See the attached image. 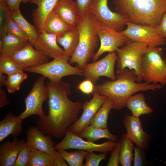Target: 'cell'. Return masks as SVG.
<instances>
[{
  "mask_svg": "<svg viewBox=\"0 0 166 166\" xmlns=\"http://www.w3.org/2000/svg\"><path fill=\"white\" fill-rule=\"evenodd\" d=\"M46 84L48 89L49 113L44 117H39L36 125L44 134L60 138L65 135L69 127L78 119L82 104L69 98L71 93L69 83L61 80L47 81Z\"/></svg>",
  "mask_w": 166,
  "mask_h": 166,
  "instance_id": "1",
  "label": "cell"
},
{
  "mask_svg": "<svg viewBox=\"0 0 166 166\" xmlns=\"http://www.w3.org/2000/svg\"><path fill=\"white\" fill-rule=\"evenodd\" d=\"M138 81L135 71L126 68L117 73L115 80L105 81L94 85V90L112 100L113 109L120 110L126 106L127 99L134 93L148 90L156 91L164 86L160 84L137 83Z\"/></svg>",
  "mask_w": 166,
  "mask_h": 166,
  "instance_id": "2",
  "label": "cell"
},
{
  "mask_svg": "<svg viewBox=\"0 0 166 166\" xmlns=\"http://www.w3.org/2000/svg\"><path fill=\"white\" fill-rule=\"evenodd\" d=\"M116 11L131 23L156 28L166 13V0H113Z\"/></svg>",
  "mask_w": 166,
  "mask_h": 166,
  "instance_id": "3",
  "label": "cell"
},
{
  "mask_svg": "<svg viewBox=\"0 0 166 166\" xmlns=\"http://www.w3.org/2000/svg\"><path fill=\"white\" fill-rule=\"evenodd\" d=\"M99 23L94 15L88 11L80 18L77 25L79 34V43L69 60V64L76 63L79 68L83 70L92 58L99 41L97 32Z\"/></svg>",
  "mask_w": 166,
  "mask_h": 166,
  "instance_id": "4",
  "label": "cell"
},
{
  "mask_svg": "<svg viewBox=\"0 0 166 166\" xmlns=\"http://www.w3.org/2000/svg\"><path fill=\"white\" fill-rule=\"evenodd\" d=\"M159 47L148 46L141 64L143 80L149 84L166 85V59Z\"/></svg>",
  "mask_w": 166,
  "mask_h": 166,
  "instance_id": "5",
  "label": "cell"
},
{
  "mask_svg": "<svg viewBox=\"0 0 166 166\" xmlns=\"http://www.w3.org/2000/svg\"><path fill=\"white\" fill-rule=\"evenodd\" d=\"M148 47L146 43L129 40L121 48L118 49L116 51L117 73L128 67L135 71L138 82H140L143 80L141 64Z\"/></svg>",
  "mask_w": 166,
  "mask_h": 166,
  "instance_id": "6",
  "label": "cell"
},
{
  "mask_svg": "<svg viewBox=\"0 0 166 166\" xmlns=\"http://www.w3.org/2000/svg\"><path fill=\"white\" fill-rule=\"evenodd\" d=\"M70 57L65 54L61 58L24 71L38 73L48 78L52 82L61 80L65 76L72 75H82L83 70L71 66L69 63Z\"/></svg>",
  "mask_w": 166,
  "mask_h": 166,
  "instance_id": "7",
  "label": "cell"
},
{
  "mask_svg": "<svg viewBox=\"0 0 166 166\" xmlns=\"http://www.w3.org/2000/svg\"><path fill=\"white\" fill-rule=\"evenodd\" d=\"M46 78L41 75L34 83L32 89L25 99V110L19 117L23 120L33 115H37L40 117L45 115L42 109L44 101L48 98V89L45 83Z\"/></svg>",
  "mask_w": 166,
  "mask_h": 166,
  "instance_id": "8",
  "label": "cell"
},
{
  "mask_svg": "<svg viewBox=\"0 0 166 166\" xmlns=\"http://www.w3.org/2000/svg\"><path fill=\"white\" fill-rule=\"evenodd\" d=\"M116 143V141L111 140H109L100 144H95L87 140L86 141L83 140L79 136L70 131L68 128L64 138L55 145L54 148L56 151L75 149L88 152L96 151L107 153L113 149Z\"/></svg>",
  "mask_w": 166,
  "mask_h": 166,
  "instance_id": "9",
  "label": "cell"
},
{
  "mask_svg": "<svg viewBox=\"0 0 166 166\" xmlns=\"http://www.w3.org/2000/svg\"><path fill=\"white\" fill-rule=\"evenodd\" d=\"M108 0H94L88 9L100 22L118 32H121L127 26L126 18L119 13L113 12L109 8Z\"/></svg>",
  "mask_w": 166,
  "mask_h": 166,
  "instance_id": "10",
  "label": "cell"
},
{
  "mask_svg": "<svg viewBox=\"0 0 166 166\" xmlns=\"http://www.w3.org/2000/svg\"><path fill=\"white\" fill-rule=\"evenodd\" d=\"M117 56L116 51L109 53L102 59L87 63L83 69L82 75L85 79L91 81L93 84L96 83L101 77H108L111 80L116 79L114 73V66Z\"/></svg>",
  "mask_w": 166,
  "mask_h": 166,
  "instance_id": "11",
  "label": "cell"
},
{
  "mask_svg": "<svg viewBox=\"0 0 166 166\" xmlns=\"http://www.w3.org/2000/svg\"><path fill=\"white\" fill-rule=\"evenodd\" d=\"M127 26L125 30L120 32L129 40L146 43L148 46L158 47L166 44V40L159 34L155 27L128 22Z\"/></svg>",
  "mask_w": 166,
  "mask_h": 166,
  "instance_id": "12",
  "label": "cell"
},
{
  "mask_svg": "<svg viewBox=\"0 0 166 166\" xmlns=\"http://www.w3.org/2000/svg\"><path fill=\"white\" fill-rule=\"evenodd\" d=\"M97 35L101 41V45L92 58L93 62L97 61L105 53L116 51L123 46L129 40L120 32L109 28L100 22Z\"/></svg>",
  "mask_w": 166,
  "mask_h": 166,
  "instance_id": "13",
  "label": "cell"
},
{
  "mask_svg": "<svg viewBox=\"0 0 166 166\" xmlns=\"http://www.w3.org/2000/svg\"><path fill=\"white\" fill-rule=\"evenodd\" d=\"M107 97L94 92L92 99L89 101H85L82 104L83 112L79 118L69 127V130L79 136L83 130L89 125L91 120Z\"/></svg>",
  "mask_w": 166,
  "mask_h": 166,
  "instance_id": "14",
  "label": "cell"
},
{
  "mask_svg": "<svg viewBox=\"0 0 166 166\" xmlns=\"http://www.w3.org/2000/svg\"><path fill=\"white\" fill-rule=\"evenodd\" d=\"M123 124L129 138L136 146L147 150L151 140V136L143 129L139 117L126 115Z\"/></svg>",
  "mask_w": 166,
  "mask_h": 166,
  "instance_id": "15",
  "label": "cell"
},
{
  "mask_svg": "<svg viewBox=\"0 0 166 166\" xmlns=\"http://www.w3.org/2000/svg\"><path fill=\"white\" fill-rule=\"evenodd\" d=\"M10 57L23 70L47 63L49 58L34 49L29 42L24 48Z\"/></svg>",
  "mask_w": 166,
  "mask_h": 166,
  "instance_id": "16",
  "label": "cell"
},
{
  "mask_svg": "<svg viewBox=\"0 0 166 166\" xmlns=\"http://www.w3.org/2000/svg\"><path fill=\"white\" fill-rule=\"evenodd\" d=\"M57 35L49 34L43 30L38 32L34 46L49 58L58 59L62 57L65 52L57 45Z\"/></svg>",
  "mask_w": 166,
  "mask_h": 166,
  "instance_id": "17",
  "label": "cell"
},
{
  "mask_svg": "<svg viewBox=\"0 0 166 166\" xmlns=\"http://www.w3.org/2000/svg\"><path fill=\"white\" fill-rule=\"evenodd\" d=\"M26 143L31 148L45 152L52 156L55 151V143L50 134H44L36 126H30L26 131Z\"/></svg>",
  "mask_w": 166,
  "mask_h": 166,
  "instance_id": "18",
  "label": "cell"
},
{
  "mask_svg": "<svg viewBox=\"0 0 166 166\" xmlns=\"http://www.w3.org/2000/svg\"><path fill=\"white\" fill-rule=\"evenodd\" d=\"M25 140L14 138L13 140H7L0 145V166H13Z\"/></svg>",
  "mask_w": 166,
  "mask_h": 166,
  "instance_id": "19",
  "label": "cell"
},
{
  "mask_svg": "<svg viewBox=\"0 0 166 166\" xmlns=\"http://www.w3.org/2000/svg\"><path fill=\"white\" fill-rule=\"evenodd\" d=\"M68 24L76 27L80 17L73 0H58L53 10Z\"/></svg>",
  "mask_w": 166,
  "mask_h": 166,
  "instance_id": "20",
  "label": "cell"
},
{
  "mask_svg": "<svg viewBox=\"0 0 166 166\" xmlns=\"http://www.w3.org/2000/svg\"><path fill=\"white\" fill-rule=\"evenodd\" d=\"M22 121L10 110L0 122V142L10 135L14 138L20 136L22 132Z\"/></svg>",
  "mask_w": 166,
  "mask_h": 166,
  "instance_id": "21",
  "label": "cell"
},
{
  "mask_svg": "<svg viewBox=\"0 0 166 166\" xmlns=\"http://www.w3.org/2000/svg\"><path fill=\"white\" fill-rule=\"evenodd\" d=\"M58 0H30V3L36 5L37 8L32 13L34 25L38 32L43 30L47 16L53 10Z\"/></svg>",
  "mask_w": 166,
  "mask_h": 166,
  "instance_id": "22",
  "label": "cell"
},
{
  "mask_svg": "<svg viewBox=\"0 0 166 166\" xmlns=\"http://www.w3.org/2000/svg\"><path fill=\"white\" fill-rule=\"evenodd\" d=\"M75 27L67 23L52 10L46 18L42 30L47 33L58 35Z\"/></svg>",
  "mask_w": 166,
  "mask_h": 166,
  "instance_id": "23",
  "label": "cell"
},
{
  "mask_svg": "<svg viewBox=\"0 0 166 166\" xmlns=\"http://www.w3.org/2000/svg\"><path fill=\"white\" fill-rule=\"evenodd\" d=\"M79 39V34L77 26L73 29L58 35L57 41L63 47L65 54L70 57L76 51Z\"/></svg>",
  "mask_w": 166,
  "mask_h": 166,
  "instance_id": "24",
  "label": "cell"
},
{
  "mask_svg": "<svg viewBox=\"0 0 166 166\" xmlns=\"http://www.w3.org/2000/svg\"><path fill=\"white\" fill-rule=\"evenodd\" d=\"M2 47L0 54L10 57L24 48L28 41L11 34H6L1 39Z\"/></svg>",
  "mask_w": 166,
  "mask_h": 166,
  "instance_id": "25",
  "label": "cell"
},
{
  "mask_svg": "<svg viewBox=\"0 0 166 166\" xmlns=\"http://www.w3.org/2000/svg\"><path fill=\"white\" fill-rule=\"evenodd\" d=\"M126 106L131 110L132 115L136 117L153 112V109L147 104L144 96L142 93L130 96L126 101Z\"/></svg>",
  "mask_w": 166,
  "mask_h": 166,
  "instance_id": "26",
  "label": "cell"
},
{
  "mask_svg": "<svg viewBox=\"0 0 166 166\" xmlns=\"http://www.w3.org/2000/svg\"><path fill=\"white\" fill-rule=\"evenodd\" d=\"M87 140L94 142L102 138H105L117 141V137L109 132L107 128H103L89 125L85 127L79 135Z\"/></svg>",
  "mask_w": 166,
  "mask_h": 166,
  "instance_id": "27",
  "label": "cell"
},
{
  "mask_svg": "<svg viewBox=\"0 0 166 166\" xmlns=\"http://www.w3.org/2000/svg\"><path fill=\"white\" fill-rule=\"evenodd\" d=\"M113 105V101L107 97L91 120L89 125L101 128H107L108 115Z\"/></svg>",
  "mask_w": 166,
  "mask_h": 166,
  "instance_id": "28",
  "label": "cell"
},
{
  "mask_svg": "<svg viewBox=\"0 0 166 166\" xmlns=\"http://www.w3.org/2000/svg\"><path fill=\"white\" fill-rule=\"evenodd\" d=\"M11 16L26 35L29 43L34 46L38 35V31L34 25L31 24L25 19L20 10L11 12Z\"/></svg>",
  "mask_w": 166,
  "mask_h": 166,
  "instance_id": "29",
  "label": "cell"
},
{
  "mask_svg": "<svg viewBox=\"0 0 166 166\" xmlns=\"http://www.w3.org/2000/svg\"><path fill=\"white\" fill-rule=\"evenodd\" d=\"M119 163L122 166H131L133 160V142L126 133L121 136Z\"/></svg>",
  "mask_w": 166,
  "mask_h": 166,
  "instance_id": "30",
  "label": "cell"
},
{
  "mask_svg": "<svg viewBox=\"0 0 166 166\" xmlns=\"http://www.w3.org/2000/svg\"><path fill=\"white\" fill-rule=\"evenodd\" d=\"M52 156L36 149L31 148L27 166H53Z\"/></svg>",
  "mask_w": 166,
  "mask_h": 166,
  "instance_id": "31",
  "label": "cell"
},
{
  "mask_svg": "<svg viewBox=\"0 0 166 166\" xmlns=\"http://www.w3.org/2000/svg\"><path fill=\"white\" fill-rule=\"evenodd\" d=\"M58 151L69 166H83V161L87 151L79 150L69 152L63 149Z\"/></svg>",
  "mask_w": 166,
  "mask_h": 166,
  "instance_id": "32",
  "label": "cell"
},
{
  "mask_svg": "<svg viewBox=\"0 0 166 166\" xmlns=\"http://www.w3.org/2000/svg\"><path fill=\"white\" fill-rule=\"evenodd\" d=\"M21 70L8 76L4 83L8 92L13 93L20 88L22 83L27 78V75Z\"/></svg>",
  "mask_w": 166,
  "mask_h": 166,
  "instance_id": "33",
  "label": "cell"
},
{
  "mask_svg": "<svg viewBox=\"0 0 166 166\" xmlns=\"http://www.w3.org/2000/svg\"><path fill=\"white\" fill-rule=\"evenodd\" d=\"M23 70L10 57L0 54V73L8 76Z\"/></svg>",
  "mask_w": 166,
  "mask_h": 166,
  "instance_id": "34",
  "label": "cell"
},
{
  "mask_svg": "<svg viewBox=\"0 0 166 166\" xmlns=\"http://www.w3.org/2000/svg\"><path fill=\"white\" fill-rule=\"evenodd\" d=\"M11 12L8 8L5 0H0V37L1 39L6 34V27Z\"/></svg>",
  "mask_w": 166,
  "mask_h": 166,
  "instance_id": "35",
  "label": "cell"
},
{
  "mask_svg": "<svg viewBox=\"0 0 166 166\" xmlns=\"http://www.w3.org/2000/svg\"><path fill=\"white\" fill-rule=\"evenodd\" d=\"M6 34H11L22 39L28 40L27 38L19 25L10 16L7 21L6 27Z\"/></svg>",
  "mask_w": 166,
  "mask_h": 166,
  "instance_id": "36",
  "label": "cell"
},
{
  "mask_svg": "<svg viewBox=\"0 0 166 166\" xmlns=\"http://www.w3.org/2000/svg\"><path fill=\"white\" fill-rule=\"evenodd\" d=\"M31 150L26 142L21 148L13 166H27Z\"/></svg>",
  "mask_w": 166,
  "mask_h": 166,
  "instance_id": "37",
  "label": "cell"
},
{
  "mask_svg": "<svg viewBox=\"0 0 166 166\" xmlns=\"http://www.w3.org/2000/svg\"><path fill=\"white\" fill-rule=\"evenodd\" d=\"M106 153H102L97 155L93 152L87 151L85 158L86 161L84 166H98L100 161L105 159L106 156Z\"/></svg>",
  "mask_w": 166,
  "mask_h": 166,
  "instance_id": "38",
  "label": "cell"
},
{
  "mask_svg": "<svg viewBox=\"0 0 166 166\" xmlns=\"http://www.w3.org/2000/svg\"><path fill=\"white\" fill-rule=\"evenodd\" d=\"M121 147L120 140L117 141L116 144L113 149L111 151V154L107 166H118L119 154Z\"/></svg>",
  "mask_w": 166,
  "mask_h": 166,
  "instance_id": "39",
  "label": "cell"
},
{
  "mask_svg": "<svg viewBox=\"0 0 166 166\" xmlns=\"http://www.w3.org/2000/svg\"><path fill=\"white\" fill-rule=\"evenodd\" d=\"M133 150L134 153L133 166H142L145 157L144 152L145 150L136 146L134 147Z\"/></svg>",
  "mask_w": 166,
  "mask_h": 166,
  "instance_id": "40",
  "label": "cell"
},
{
  "mask_svg": "<svg viewBox=\"0 0 166 166\" xmlns=\"http://www.w3.org/2000/svg\"><path fill=\"white\" fill-rule=\"evenodd\" d=\"M94 0H76L75 1L80 18L87 12Z\"/></svg>",
  "mask_w": 166,
  "mask_h": 166,
  "instance_id": "41",
  "label": "cell"
},
{
  "mask_svg": "<svg viewBox=\"0 0 166 166\" xmlns=\"http://www.w3.org/2000/svg\"><path fill=\"white\" fill-rule=\"evenodd\" d=\"M78 89L83 93L89 94L94 92V85L91 81L85 79L80 83L77 86Z\"/></svg>",
  "mask_w": 166,
  "mask_h": 166,
  "instance_id": "42",
  "label": "cell"
},
{
  "mask_svg": "<svg viewBox=\"0 0 166 166\" xmlns=\"http://www.w3.org/2000/svg\"><path fill=\"white\" fill-rule=\"evenodd\" d=\"M52 156L53 159V166H68L58 151L55 150Z\"/></svg>",
  "mask_w": 166,
  "mask_h": 166,
  "instance_id": "43",
  "label": "cell"
},
{
  "mask_svg": "<svg viewBox=\"0 0 166 166\" xmlns=\"http://www.w3.org/2000/svg\"><path fill=\"white\" fill-rule=\"evenodd\" d=\"M155 28L159 34L166 40V13L163 15L159 25Z\"/></svg>",
  "mask_w": 166,
  "mask_h": 166,
  "instance_id": "44",
  "label": "cell"
},
{
  "mask_svg": "<svg viewBox=\"0 0 166 166\" xmlns=\"http://www.w3.org/2000/svg\"><path fill=\"white\" fill-rule=\"evenodd\" d=\"M6 5L12 12L20 10V4L21 0H5Z\"/></svg>",
  "mask_w": 166,
  "mask_h": 166,
  "instance_id": "45",
  "label": "cell"
},
{
  "mask_svg": "<svg viewBox=\"0 0 166 166\" xmlns=\"http://www.w3.org/2000/svg\"><path fill=\"white\" fill-rule=\"evenodd\" d=\"M10 103L5 91L0 87V108L6 106Z\"/></svg>",
  "mask_w": 166,
  "mask_h": 166,
  "instance_id": "46",
  "label": "cell"
},
{
  "mask_svg": "<svg viewBox=\"0 0 166 166\" xmlns=\"http://www.w3.org/2000/svg\"><path fill=\"white\" fill-rule=\"evenodd\" d=\"M7 77L4 75V74L0 73V87L4 85V83Z\"/></svg>",
  "mask_w": 166,
  "mask_h": 166,
  "instance_id": "47",
  "label": "cell"
},
{
  "mask_svg": "<svg viewBox=\"0 0 166 166\" xmlns=\"http://www.w3.org/2000/svg\"><path fill=\"white\" fill-rule=\"evenodd\" d=\"M30 0H21V2L24 3H26L28 2H29Z\"/></svg>",
  "mask_w": 166,
  "mask_h": 166,
  "instance_id": "48",
  "label": "cell"
},
{
  "mask_svg": "<svg viewBox=\"0 0 166 166\" xmlns=\"http://www.w3.org/2000/svg\"></svg>",
  "mask_w": 166,
  "mask_h": 166,
  "instance_id": "49",
  "label": "cell"
}]
</instances>
